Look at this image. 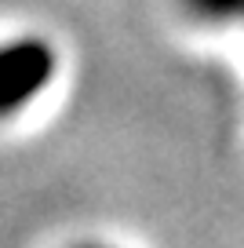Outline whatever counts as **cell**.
Wrapping results in <instances>:
<instances>
[{
	"label": "cell",
	"mask_w": 244,
	"mask_h": 248,
	"mask_svg": "<svg viewBox=\"0 0 244 248\" xmlns=\"http://www.w3.org/2000/svg\"><path fill=\"white\" fill-rule=\"evenodd\" d=\"M55 77V51L47 40L26 37L0 47V117L33 102Z\"/></svg>",
	"instance_id": "6da1fadb"
},
{
	"label": "cell",
	"mask_w": 244,
	"mask_h": 248,
	"mask_svg": "<svg viewBox=\"0 0 244 248\" xmlns=\"http://www.w3.org/2000/svg\"><path fill=\"white\" fill-rule=\"evenodd\" d=\"M183 8L208 26H244V0H183Z\"/></svg>",
	"instance_id": "7a4b0ae2"
}]
</instances>
